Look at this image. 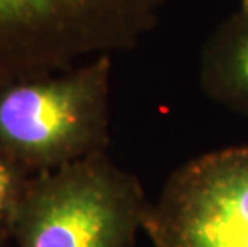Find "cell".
I'll use <instances>...</instances> for the list:
<instances>
[{
	"mask_svg": "<svg viewBox=\"0 0 248 247\" xmlns=\"http://www.w3.org/2000/svg\"><path fill=\"white\" fill-rule=\"evenodd\" d=\"M112 55L0 87V149L31 175L108 151Z\"/></svg>",
	"mask_w": 248,
	"mask_h": 247,
	"instance_id": "6da1fadb",
	"label": "cell"
},
{
	"mask_svg": "<svg viewBox=\"0 0 248 247\" xmlns=\"http://www.w3.org/2000/svg\"><path fill=\"white\" fill-rule=\"evenodd\" d=\"M168 0H0V87L128 51Z\"/></svg>",
	"mask_w": 248,
	"mask_h": 247,
	"instance_id": "7a4b0ae2",
	"label": "cell"
},
{
	"mask_svg": "<svg viewBox=\"0 0 248 247\" xmlns=\"http://www.w3.org/2000/svg\"><path fill=\"white\" fill-rule=\"evenodd\" d=\"M146 194L133 173L98 152L32 175L15 218L16 247H133Z\"/></svg>",
	"mask_w": 248,
	"mask_h": 247,
	"instance_id": "3957f363",
	"label": "cell"
},
{
	"mask_svg": "<svg viewBox=\"0 0 248 247\" xmlns=\"http://www.w3.org/2000/svg\"><path fill=\"white\" fill-rule=\"evenodd\" d=\"M155 247H248V143L194 157L149 202Z\"/></svg>",
	"mask_w": 248,
	"mask_h": 247,
	"instance_id": "277c9868",
	"label": "cell"
},
{
	"mask_svg": "<svg viewBox=\"0 0 248 247\" xmlns=\"http://www.w3.org/2000/svg\"><path fill=\"white\" fill-rule=\"evenodd\" d=\"M199 76L210 98L248 115V8L239 7L207 39Z\"/></svg>",
	"mask_w": 248,
	"mask_h": 247,
	"instance_id": "5b68a950",
	"label": "cell"
},
{
	"mask_svg": "<svg viewBox=\"0 0 248 247\" xmlns=\"http://www.w3.org/2000/svg\"><path fill=\"white\" fill-rule=\"evenodd\" d=\"M32 175L0 149V247L12 243L18 209Z\"/></svg>",
	"mask_w": 248,
	"mask_h": 247,
	"instance_id": "8992f818",
	"label": "cell"
},
{
	"mask_svg": "<svg viewBox=\"0 0 248 247\" xmlns=\"http://www.w3.org/2000/svg\"><path fill=\"white\" fill-rule=\"evenodd\" d=\"M239 7L240 8H248V0H239Z\"/></svg>",
	"mask_w": 248,
	"mask_h": 247,
	"instance_id": "52a82bcc",
	"label": "cell"
}]
</instances>
